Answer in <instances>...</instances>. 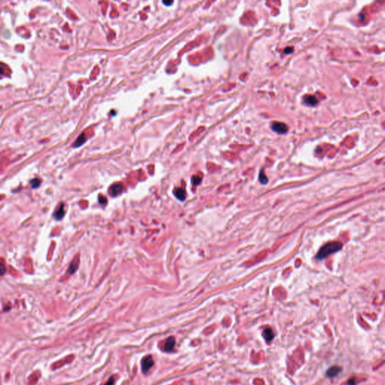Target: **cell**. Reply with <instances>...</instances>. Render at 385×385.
<instances>
[{"label":"cell","mask_w":385,"mask_h":385,"mask_svg":"<svg viewBox=\"0 0 385 385\" xmlns=\"http://www.w3.org/2000/svg\"><path fill=\"white\" fill-rule=\"evenodd\" d=\"M192 181H193V184H199L200 183L201 181V178L199 177H194L193 179H192Z\"/></svg>","instance_id":"obj_16"},{"label":"cell","mask_w":385,"mask_h":385,"mask_svg":"<svg viewBox=\"0 0 385 385\" xmlns=\"http://www.w3.org/2000/svg\"><path fill=\"white\" fill-rule=\"evenodd\" d=\"M272 130H274L275 132H276L277 133H279V134H284V133H286L288 130L287 126L285 123H280V122H275V123H273L272 126Z\"/></svg>","instance_id":"obj_3"},{"label":"cell","mask_w":385,"mask_h":385,"mask_svg":"<svg viewBox=\"0 0 385 385\" xmlns=\"http://www.w3.org/2000/svg\"><path fill=\"white\" fill-rule=\"evenodd\" d=\"M293 47H287V48L285 49L284 52H285V54H291V53L293 52Z\"/></svg>","instance_id":"obj_19"},{"label":"cell","mask_w":385,"mask_h":385,"mask_svg":"<svg viewBox=\"0 0 385 385\" xmlns=\"http://www.w3.org/2000/svg\"><path fill=\"white\" fill-rule=\"evenodd\" d=\"M175 345V339L173 336H170L166 340L164 344V351L166 352L172 351L174 349Z\"/></svg>","instance_id":"obj_4"},{"label":"cell","mask_w":385,"mask_h":385,"mask_svg":"<svg viewBox=\"0 0 385 385\" xmlns=\"http://www.w3.org/2000/svg\"><path fill=\"white\" fill-rule=\"evenodd\" d=\"M259 180L261 182L262 184H266L268 182V179L266 178V175H265L264 172H263V170H261L260 173V176H259Z\"/></svg>","instance_id":"obj_14"},{"label":"cell","mask_w":385,"mask_h":385,"mask_svg":"<svg viewBox=\"0 0 385 385\" xmlns=\"http://www.w3.org/2000/svg\"><path fill=\"white\" fill-rule=\"evenodd\" d=\"M172 2H173L172 1H169V2H167V1H166V2H165V1H163V3L165 4V5H171V4H172Z\"/></svg>","instance_id":"obj_21"},{"label":"cell","mask_w":385,"mask_h":385,"mask_svg":"<svg viewBox=\"0 0 385 385\" xmlns=\"http://www.w3.org/2000/svg\"><path fill=\"white\" fill-rule=\"evenodd\" d=\"M30 184L32 188H37V187H39L40 186L41 180L39 179V178H34L30 181Z\"/></svg>","instance_id":"obj_13"},{"label":"cell","mask_w":385,"mask_h":385,"mask_svg":"<svg viewBox=\"0 0 385 385\" xmlns=\"http://www.w3.org/2000/svg\"><path fill=\"white\" fill-rule=\"evenodd\" d=\"M106 200H107V199H106L105 197L102 196H100L99 197V202H100V203H101V204H105V203H106Z\"/></svg>","instance_id":"obj_18"},{"label":"cell","mask_w":385,"mask_h":385,"mask_svg":"<svg viewBox=\"0 0 385 385\" xmlns=\"http://www.w3.org/2000/svg\"><path fill=\"white\" fill-rule=\"evenodd\" d=\"M77 266H78V260H77V259H76L71 263L70 266H69V272H70V274H73L77 270Z\"/></svg>","instance_id":"obj_10"},{"label":"cell","mask_w":385,"mask_h":385,"mask_svg":"<svg viewBox=\"0 0 385 385\" xmlns=\"http://www.w3.org/2000/svg\"><path fill=\"white\" fill-rule=\"evenodd\" d=\"M65 206H64V204L62 203L60 205L59 209L57 210L56 211L55 213L54 214V217H55L56 220H60L64 217L65 215Z\"/></svg>","instance_id":"obj_7"},{"label":"cell","mask_w":385,"mask_h":385,"mask_svg":"<svg viewBox=\"0 0 385 385\" xmlns=\"http://www.w3.org/2000/svg\"><path fill=\"white\" fill-rule=\"evenodd\" d=\"M123 185L118 184H114L113 186H111V188H110L109 193L110 194H111V195L113 196H115L120 194L121 192L123 191Z\"/></svg>","instance_id":"obj_5"},{"label":"cell","mask_w":385,"mask_h":385,"mask_svg":"<svg viewBox=\"0 0 385 385\" xmlns=\"http://www.w3.org/2000/svg\"><path fill=\"white\" fill-rule=\"evenodd\" d=\"M0 75H4L3 69H2V66H0Z\"/></svg>","instance_id":"obj_22"},{"label":"cell","mask_w":385,"mask_h":385,"mask_svg":"<svg viewBox=\"0 0 385 385\" xmlns=\"http://www.w3.org/2000/svg\"><path fill=\"white\" fill-rule=\"evenodd\" d=\"M153 365V360L151 355L146 356L141 361V370L143 373H146L149 371Z\"/></svg>","instance_id":"obj_2"},{"label":"cell","mask_w":385,"mask_h":385,"mask_svg":"<svg viewBox=\"0 0 385 385\" xmlns=\"http://www.w3.org/2000/svg\"><path fill=\"white\" fill-rule=\"evenodd\" d=\"M341 247H342V244L340 242H333L327 243L320 249V251H318L316 255V258L318 260L324 259L330 254H334V253L340 251Z\"/></svg>","instance_id":"obj_1"},{"label":"cell","mask_w":385,"mask_h":385,"mask_svg":"<svg viewBox=\"0 0 385 385\" xmlns=\"http://www.w3.org/2000/svg\"><path fill=\"white\" fill-rule=\"evenodd\" d=\"M341 371V368H340L339 366H334L330 367L329 369L327 370V372H326V375L328 377H330V378H333V377L336 376L338 373Z\"/></svg>","instance_id":"obj_6"},{"label":"cell","mask_w":385,"mask_h":385,"mask_svg":"<svg viewBox=\"0 0 385 385\" xmlns=\"http://www.w3.org/2000/svg\"><path fill=\"white\" fill-rule=\"evenodd\" d=\"M304 101L306 105L310 106L316 105L318 103L317 98L314 96H306L304 99Z\"/></svg>","instance_id":"obj_9"},{"label":"cell","mask_w":385,"mask_h":385,"mask_svg":"<svg viewBox=\"0 0 385 385\" xmlns=\"http://www.w3.org/2000/svg\"><path fill=\"white\" fill-rule=\"evenodd\" d=\"M355 381H356V379H354V378H353V379H351L350 380L348 381V384L355 385Z\"/></svg>","instance_id":"obj_20"},{"label":"cell","mask_w":385,"mask_h":385,"mask_svg":"<svg viewBox=\"0 0 385 385\" xmlns=\"http://www.w3.org/2000/svg\"><path fill=\"white\" fill-rule=\"evenodd\" d=\"M6 272V267L3 263H0V275H3Z\"/></svg>","instance_id":"obj_15"},{"label":"cell","mask_w":385,"mask_h":385,"mask_svg":"<svg viewBox=\"0 0 385 385\" xmlns=\"http://www.w3.org/2000/svg\"><path fill=\"white\" fill-rule=\"evenodd\" d=\"M84 141H85V138H84V134H81V136H80L77 138V139L76 140V141L74 143V145H73V147H75V148H77V147L81 146V145H82L83 143H84Z\"/></svg>","instance_id":"obj_12"},{"label":"cell","mask_w":385,"mask_h":385,"mask_svg":"<svg viewBox=\"0 0 385 385\" xmlns=\"http://www.w3.org/2000/svg\"><path fill=\"white\" fill-rule=\"evenodd\" d=\"M262 336L264 337L265 339L267 341H270L274 338L275 333H273L272 330L271 328H266L262 332Z\"/></svg>","instance_id":"obj_8"},{"label":"cell","mask_w":385,"mask_h":385,"mask_svg":"<svg viewBox=\"0 0 385 385\" xmlns=\"http://www.w3.org/2000/svg\"><path fill=\"white\" fill-rule=\"evenodd\" d=\"M185 191L182 189H178L175 192V196H177V198H178L180 200H184L185 199Z\"/></svg>","instance_id":"obj_11"},{"label":"cell","mask_w":385,"mask_h":385,"mask_svg":"<svg viewBox=\"0 0 385 385\" xmlns=\"http://www.w3.org/2000/svg\"><path fill=\"white\" fill-rule=\"evenodd\" d=\"M114 384H115V379H114L113 377H111V378H110L109 380L107 381V383H106L105 385H114Z\"/></svg>","instance_id":"obj_17"}]
</instances>
